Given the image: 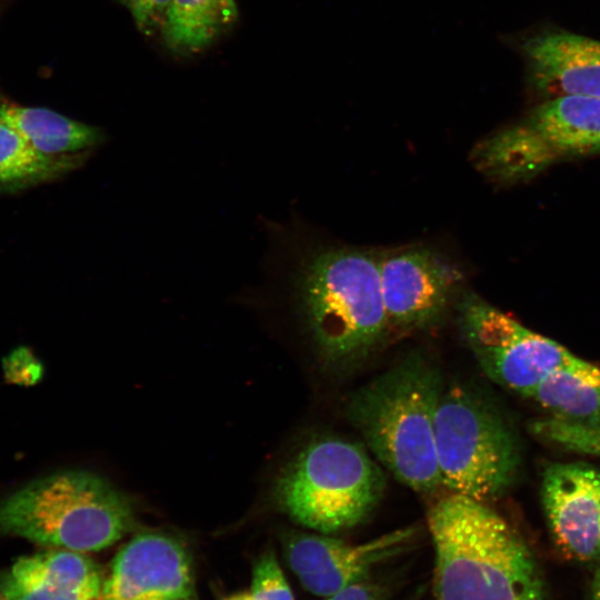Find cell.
I'll return each instance as SVG.
<instances>
[{
    "label": "cell",
    "instance_id": "cell-1",
    "mask_svg": "<svg viewBox=\"0 0 600 600\" xmlns=\"http://www.w3.org/2000/svg\"><path fill=\"white\" fill-rule=\"evenodd\" d=\"M434 600H547L520 536L487 502L449 493L427 516Z\"/></svg>",
    "mask_w": 600,
    "mask_h": 600
},
{
    "label": "cell",
    "instance_id": "cell-2",
    "mask_svg": "<svg viewBox=\"0 0 600 600\" xmlns=\"http://www.w3.org/2000/svg\"><path fill=\"white\" fill-rule=\"evenodd\" d=\"M293 293L321 362L346 373L367 361L390 331L380 286V252L324 247L302 258Z\"/></svg>",
    "mask_w": 600,
    "mask_h": 600
},
{
    "label": "cell",
    "instance_id": "cell-3",
    "mask_svg": "<svg viewBox=\"0 0 600 600\" xmlns=\"http://www.w3.org/2000/svg\"><path fill=\"white\" fill-rule=\"evenodd\" d=\"M444 386L431 358L413 351L353 391L344 408L374 459L421 493L441 486L434 420Z\"/></svg>",
    "mask_w": 600,
    "mask_h": 600
},
{
    "label": "cell",
    "instance_id": "cell-4",
    "mask_svg": "<svg viewBox=\"0 0 600 600\" xmlns=\"http://www.w3.org/2000/svg\"><path fill=\"white\" fill-rule=\"evenodd\" d=\"M130 498L99 474L52 473L0 501V533L79 552L98 551L136 523Z\"/></svg>",
    "mask_w": 600,
    "mask_h": 600
},
{
    "label": "cell",
    "instance_id": "cell-5",
    "mask_svg": "<svg viewBox=\"0 0 600 600\" xmlns=\"http://www.w3.org/2000/svg\"><path fill=\"white\" fill-rule=\"evenodd\" d=\"M386 480L382 466L363 446L319 437L301 447L280 471L273 498L294 522L330 534L363 522L381 501Z\"/></svg>",
    "mask_w": 600,
    "mask_h": 600
},
{
    "label": "cell",
    "instance_id": "cell-6",
    "mask_svg": "<svg viewBox=\"0 0 600 600\" xmlns=\"http://www.w3.org/2000/svg\"><path fill=\"white\" fill-rule=\"evenodd\" d=\"M434 442L441 486L488 502L517 477L520 452L500 413L462 382L446 384L437 408Z\"/></svg>",
    "mask_w": 600,
    "mask_h": 600
},
{
    "label": "cell",
    "instance_id": "cell-7",
    "mask_svg": "<svg viewBox=\"0 0 600 600\" xmlns=\"http://www.w3.org/2000/svg\"><path fill=\"white\" fill-rule=\"evenodd\" d=\"M600 153V97L542 100L520 122L479 141L473 167L498 184L527 181L551 164Z\"/></svg>",
    "mask_w": 600,
    "mask_h": 600
},
{
    "label": "cell",
    "instance_id": "cell-8",
    "mask_svg": "<svg viewBox=\"0 0 600 600\" xmlns=\"http://www.w3.org/2000/svg\"><path fill=\"white\" fill-rule=\"evenodd\" d=\"M454 311L460 337L484 374L524 397L549 373L578 358L467 289Z\"/></svg>",
    "mask_w": 600,
    "mask_h": 600
},
{
    "label": "cell",
    "instance_id": "cell-9",
    "mask_svg": "<svg viewBox=\"0 0 600 600\" xmlns=\"http://www.w3.org/2000/svg\"><path fill=\"white\" fill-rule=\"evenodd\" d=\"M458 266L440 250L411 244L380 252V286L390 331L439 324L466 289Z\"/></svg>",
    "mask_w": 600,
    "mask_h": 600
},
{
    "label": "cell",
    "instance_id": "cell-10",
    "mask_svg": "<svg viewBox=\"0 0 600 600\" xmlns=\"http://www.w3.org/2000/svg\"><path fill=\"white\" fill-rule=\"evenodd\" d=\"M101 600H200L190 550L167 532L134 536L113 558Z\"/></svg>",
    "mask_w": 600,
    "mask_h": 600
},
{
    "label": "cell",
    "instance_id": "cell-11",
    "mask_svg": "<svg viewBox=\"0 0 600 600\" xmlns=\"http://www.w3.org/2000/svg\"><path fill=\"white\" fill-rule=\"evenodd\" d=\"M414 534V528H402L352 544L323 533H291L283 540V550L304 589L329 597L363 581L376 566L404 551Z\"/></svg>",
    "mask_w": 600,
    "mask_h": 600
},
{
    "label": "cell",
    "instance_id": "cell-12",
    "mask_svg": "<svg viewBox=\"0 0 600 600\" xmlns=\"http://www.w3.org/2000/svg\"><path fill=\"white\" fill-rule=\"evenodd\" d=\"M541 502L557 547L569 558H600V470L583 462L547 467Z\"/></svg>",
    "mask_w": 600,
    "mask_h": 600
},
{
    "label": "cell",
    "instance_id": "cell-13",
    "mask_svg": "<svg viewBox=\"0 0 600 600\" xmlns=\"http://www.w3.org/2000/svg\"><path fill=\"white\" fill-rule=\"evenodd\" d=\"M522 51L531 89L542 100L600 97V41L551 32L529 38Z\"/></svg>",
    "mask_w": 600,
    "mask_h": 600
},
{
    "label": "cell",
    "instance_id": "cell-14",
    "mask_svg": "<svg viewBox=\"0 0 600 600\" xmlns=\"http://www.w3.org/2000/svg\"><path fill=\"white\" fill-rule=\"evenodd\" d=\"M4 119L38 152L63 157L93 151L107 140L100 127L88 124L43 107L0 103Z\"/></svg>",
    "mask_w": 600,
    "mask_h": 600
},
{
    "label": "cell",
    "instance_id": "cell-15",
    "mask_svg": "<svg viewBox=\"0 0 600 600\" xmlns=\"http://www.w3.org/2000/svg\"><path fill=\"white\" fill-rule=\"evenodd\" d=\"M238 18L236 0H170L158 33L171 53L191 57L212 46Z\"/></svg>",
    "mask_w": 600,
    "mask_h": 600
},
{
    "label": "cell",
    "instance_id": "cell-16",
    "mask_svg": "<svg viewBox=\"0 0 600 600\" xmlns=\"http://www.w3.org/2000/svg\"><path fill=\"white\" fill-rule=\"evenodd\" d=\"M527 398L553 419L579 424L600 423V368L577 358L544 377Z\"/></svg>",
    "mask_w": 600,
    "mask_h": 600
},
{
    "label": "cell",
    "instance_id": "cell-17",
    "mask_svg": "<svg viewBox=\"0 0 600 600\" xmlns=\"http://www.w3.org/2000/svg\"><path fill=\"white\" fill-rule=\"evenodd\" d=\"M8 571L26 583L101 600L102 571L84 552L53 548L21 557Z\"/></svg>",
    "mask_w": 600,
    "mask_h": 600
},
{
    "label": "cell",
    "instance_id": "cell-18",
    "mask_svg": "<svg viewBox=\"0 0 600 600\" xmlns=\"http://www.w3.org/2000/svg\"><path fill=\"white\" fill-rule=\"evenodd\" d=\"M92 151L50 157L34 150L0 111V192L51 182L80 168Z\"/></svg>",
    "mask_w": 600,
    "mask_h": 600
},
{
    "label": "cell",
    "instance_id": "cell-19",
    "mask_svg": "<svg viewBox=\"0 0 600 600\" xmlns=\"http://www.w3.org/2000/svg\"><path fill=\"white\" fill-rule=\"evenodd\" d=\"M531 431L566 450L600 457V423L579 424L547 417L534 421Z\"/></svg>",
    "mask_w": 600,
    "mask_h": 600
},
{
    "label": "cell",
    "instance_id": "cell-20",
    "mask_svg": "<svg viewBox=\"0 0 600 600\" xmlns=\"http://www.w3.org/2000/svg\"><path fill=\"white\" fill-rule=\"evenodd\" d=\"M250 591L257 600H294L273 551L257 560Z\"/></svg>",
    "mask_w": 600,
    "mask_h": 600
},
{
    "label": "cell",
    "instance_id": "cell-21",
    "mask_svg": "<svg viewBox=\"0 0 600 600\" xmlns=\"http://www.w3.org/2000/svg\"><path fill=\"white\" fill-rule=\"evenodd\" d=\"M0 600H93L61 592L49 587L26 583L13 578L9 571L0 572Z\"/></svg>",
    "mask_w": 600,
    "mask_h": 600
},
{
    "label": "cell",
    "instance_id": "cell-22",
    "mask_svg": "<svg viewBox=\"0 0 600 600\" xmlns=\"http://www.w3.org/2000/svg\"><path fill=\"white\" fill-rule=\"evenodd\" d=\"M130 13L137 28L144 34L159 32L170 0H114Z\"/></svg>",
    "mask_w": 600,
    "mask_h": 600
},
{
    "label": "cell",
    "instance_id": "cell-23",
    "mask_svg": "<svg viewBox=\"0 0 600 600\" xmlns=\"http://www.w3.org/2000/svg\"><path fill=\"white\" fill-rule=\"evenodd\" d=\"M324 600H384V593L378 584L363 580L326 597Z\"/></svg>",
    "mask_w": 600,
    "mask_h": 600
},
{
    "label": "cell",
    "instance_id": "cell-24",
    "mask_svg": "<svg viewBox=\"0 0 600 600\" xmlns=\"http://www.w3.org/2000/svg\"><path fill=\"white\" fill-rule=\"evenodd\" d=\"M223 600H257V599L253 597L251 591H242V592L234 593Z\"/></svg>",
    "mask_w": 600,
    "mask_h": 600
},
{
    "label": "cell",
    "instance_id": "cell-25",
    "mask_svg": "<svg viewBox=\"0 0 600 600\" xmlns=\"http://www.w3.org/2000/svg\"><path fill=\"white\" fill-rule=\"evenodd\" d=\"M593 600H600V570L596 577L594 588H593Z\"/></svg>",
    "mask_w": 600,
    "mask_h": 600
}]
</instances>
